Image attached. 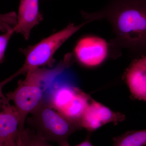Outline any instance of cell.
<instances>
[{"label": "cell", "instance_id": "8fae6325", "mask_svg": "<svg viewBox=\"0 0 146 146\" xmlns=\"http://www.w3.org/2000/svg\"><path fill=\"white\" fill-rule=\"evenodd\" d=\"M21 146H53L30 128H27L20 133Z\"/></svg>", "mask_w": 146, "mask_h": 146}, {"label": "cell", "instance_id": "277c9868", "mask_svg": "<svg viewBox=\"0 0 146 146\" xmlns=\"http://www.w3.org/2000/svg\"><path fill=\"white\" fill-rule=\"evenodd\" d=\"M79 25L70 24L65 28L42 39L33 46L23 49L21 52L25 56L23 65L16 72L17 76L27 74L29 71L42 66H51L54 63V56L57 50L87 23Z\"/></svg>", "mask_w": 146, "mask_h": 146}, {"label": "cell", "instance_id": "7c38bea8", "mask_svg": "<svg viewBox=\"0 0 146 146\" xmlns=\"http://www.w3.org/2000/svg\"><path fill=\"white\" fill-rule=\"evenodd\" d=\"M17 14L15 12L0 13V30L5 33L13 29L17 23Z\"/></svg>", "mask_w": 146, "mask_h": 146}, {"label": "cell", "instance_id": "5b68a950", "mask_svg": "<svg viewBox=\"0 0 146 146\" xmlns=\"http://www.w3.org/2000/svg\"><path fill=\"white\" fill-rule=\"evenodd\" d=\"M73 55L78 62L84 67H97L110 56L109 42L96 35H86L77 42Z\"/></svg>", "mask_w": 146, "mask_h": 146}, {"label": "cell", "instance_id": "8992f818", "mask_svg": "<svg viewBox=\"0 0 146 146\" xmlns=\"http://www.w3.org/2000/svg\"><path fill=\"white\" fill-rule=\"evenodd\" d=\"M125 119V116L122 113L114 112L92 98L80 119V125L82 128L92 132L106 124L117 123Z\"/></svg>", "mask_w": 146, "mask_h": 146}, {"label": "cell", "instance_id": "9a60e30c", "mask_svg": "<svg viewBox=\"0 0 146 146\" xmlns=\"http://www.w3.org/2000/svg\"><path fill=\"white\" fill-rule=\"evenodd\" d=\"M59 146H71L70 145L69 143H67L65 144H63V145ZM94 146L92 145V143L90 142V140H89V138H87L86 140H84L83 142H82L78 145H76V146Z\"/></svg>", "mask_w": 146, "mask_h": 146}, {"label": "cell", "instance_id": "7a4b0ae2", "mask_svg": "<svg viewBox=\"0 0 146 146\" xmlns=\"http://www.w3.org/2000/svg\"><path fill=\"white\" fill-rule=\"evenodd\" d=\"M68 68V63L62 60L54 68H40L29 71L25 78L19 81L16 89L6 94L18 113L20 133L25 129L28 115L43 101L45 91L52 82Z\"/></svg>", "mask_w": 146, "mask_h": 146}, {"label": "cell", "instance_id": "30bf717a", "mask_svg": "<svg viewBox=\"0 0 146 146\" xmlns=\"http://www.w3.org/2000/svg\"><path fill=\"white\" fill-rule=\"evenodd\" d=\"M114 146L146 145V129L129 131L113 138Z\"/></svg>", "mask_w": 146, "mask_h": 146}, {"label": "cell", "instance_id": "3957f363", "mask_svg": "<svg viewBox=\"0 0 146 146\" xmlns=\"http://www.w3.org/2000/svg\"><path fill=\"white\" fill-rule=\"evenodd\" d=\"M26 121L30 128L39 136L59 146L68 143L71 135L82 128L44 100L31 113Z\"/></svg>", "mask_w": 146, "mask_h": 146}, {"label": "cell", "instance_id": "52a82bcc", "mask_svg": "<svg viewBox=\"0 0 146 146\" xmlns=\"http://www.w3.org/2000/svg\"><path fill=\"white\" fill-rule=\"evenodd\" d=\"M43 20L39 12V0H21L17 23L13 28L26 39L29 38L31 31Z\"/></svg>", "mask_w": 146, "mask_h": 146}, {"label": "cell", "instance_id": "6da1fadb", "mask_svg": "<svg viewBox=\"0 0 146 146\" xmlns=\"http://www.w3.org/2000/svg\"><path fill=\"white\" fill-rule=\"evenodd\" d=\"M89 22L104 19L112 26L115 37L109 42L110 56L117 57L126 48L136 55L146 54V0H110L97 12L82 11Z\"/></svg>", "mask_w": 146, "mask_h": 146}, {"label": "cell", "instance_id": "4fadbf2b", "mask_svg": "<svg viewBox=\"0 0 146 146\" xmlns=\"http://www.w3.org/2000/svg\"><path fill=\"white\" fill-rule=\"evenodd\" d=\"M14 33L13 29L0 35V62L3 59L9 42Z\"/></svg>", "mask_w": 146, "mask_h": 146}, {"label": "cell", "instance_id": "2e32d148", "mask_svg": "<svg viewBox=\"0 0 146 146\" xmlns=\"http://www.w3.org/2000/svg\"><path fill=\"white\" fill-rule=\"evenodd\" d=\"M141 61H142L143 63L146 66V54L145 55L143 56H141Z\"/></svg>", "mask_w": 146, "mask_h": 146}, {"label": "cell", "instance_id": "ba28073f", "mask_svg": "<svg viewBox=\"0 0 146 146\" xmlns=\"http://www.w3.org/2000/svg\"><path fill=\"white\" fill-rule=\"evenodd\" d=\"M125 78L134 98L146 101V66L141 58L135 59L126 71Z\"/></svg>", "mask_w": 146, "mask_h": 146}, {"label": "cell", "instance_id": "9c48e42d", "mask_svg": "<svg viewBox=\"0 0 146 146\" xmlns=\"http://www.w3.org/2000/svg\"><path fill=\"white\" fill-rule=\"evenodd\" d=\"M80 90L68 84L56 86L48 102L54 109L64 115L75 102Z\"/></svg>", "mask_w": 146, "mask_h": 146}, {"label": "cell", "instance_id": "5bb4252c", "mask_svg": "<svg viewBox=\"0 0 146 146\" xmlns=\"http://www.w3.org/2000/svg\"><path fill=\"white\" fill-rule=\"evenodd\" d=\"M13 79L12 76L9 77L8 78L6 79L3 81L0 82V102L3 99L5 96L4 95L3 93V86L5 85L6 84L8 83L9 81H11Z\"/></svg>", "mask_w": 146, "mask_h": 146}, {"label": "cell", "instance_id": "e0dca14e", "mask_svg": "<svg viewBox=\"0 0 146 146\" xmlns=\"http://www.w3.org/2000/svg\"><path fill=\"white\" fill-rule=\"evenodd\" d=\"M0 146H4L3 142L1 138H0Z\"/></svg>", "mask_w": 146, "mask_h": 146}]
</instances>
